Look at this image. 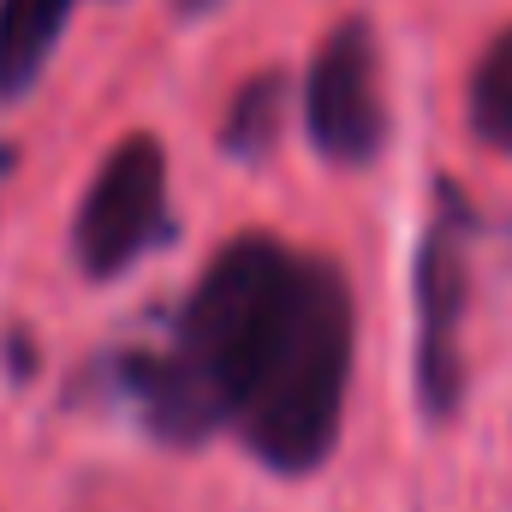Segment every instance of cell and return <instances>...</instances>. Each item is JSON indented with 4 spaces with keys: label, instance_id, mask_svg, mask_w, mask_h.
I'll return each instance as SVG.
<instances>
[{
    "label": "cell",
    "instance_id": "obj_1",
    "mask_svg": "<svg viewBox=\"0 0 512 512\" xmlns=\"http://www.w3.org/2000/svg\"><path fill=\"white\" fill-rule=\"evenodd\" d=\"M352 358L358 298L340 262L239 233L191 280L167 352L126 358L120 387L167 447L239 429L256 465L310 477L340 441Z\"/></svg>",
    "mask_w": 512,
    "mask_h": 512
},
{
    "label": "cell",
    "instance_id": "obj_2",
    "mask_svg": "<svg viewBox=\"0 0 512 512\" xmlns=\"http://www.w3.org/2000/svg\"><path fill=\"white\" fill-rule=\"evenodd\" d=\"M417 298V358L411 382L429 423L459 417L465 405V316H471V209L453 179H435V215L411 262Z\"/></svg>",
    "mask_w": 512,
    "mask_h": 512
},
{
    "label": "cell",
    "instance_id": "obj_3",
    "mask_svg": "<svg viewBox=\"0 0 512 512\" xmlns=\"http://www.w3.org/2000/svg\"><path fill=\"white\" fill-rule=\"evenodd\" d=\"M304 131L334 167H370L387 143L382 36L364 12L334 18L304 72Z\"/></svg>",
    "mask_w": 512,
    "mask_h": 512
},
{
    "label": "cell",
    "instance_id": "obj_4",
    "mask_svg": "<svg viewBox=\"0 0 512 512\" xmlns=\"http://www.w3.org/2000/svg\"><path fill=\"white\" fill-rule=\"evenodd\" d=\"M161 233H167V149L161 137L131 131L102 155L96 179L84 185V203L72 215V256L90 280H114Z\"/></svg>",
    "mask_w": 512,
    "mask_h": 512
},
{
    "label": "cell",
    "instance_id": "obj_5",
    "mask_svg": "<svg viewBox=\"0 0 512 512\" xmlns=\"http://www.w3.org/2000/svg\"><path fill=\"white\" fill-rule=\"evenodd\" d=\"M72 6L78 0H0V102H18L42 78Z\"/></svg>",
    "mask_w": 512,
    "mask_h": 512
},
{
    "label": "cell",
    "instance_id": "obj_6",
    "mask_svg": "<svg viewBox=\"0 0 512 512\" xmlns=\"http://www.w3.org/2000/svg\"><path fill=\"white\" fill-rule=\"evenodd\" d=\"M286 126V72L280 66H262L239 84L227 120H221V149L233 161H262L274 149V137Z\"/></svg>",
    "mask_w": 512,
    "mask_h": 512
},
{
    "label": "cell",
    "instance_id": "obj_7",
    "mask_svg": "<svg viewBox=\"0 0 512 512\" xmlns=\"http://www.w3.org/2000/svg\"><path fill=\"white\" fill-rule=\"evenodd\" d=\"M471 131L512 155V24L471 66Z\"/></svg>",
    "mask_w": 512,
    "mask_h": 512
},
{
    "label": "cell",
    "instance_id": "obj_8",
    "mask_svg": "<svg viewBox=\"0 0 512 512\" xmlns=\"http://www.w3.org/2000/svg\"><path fill=\"white\" fill-rule=\"evenodd\" d=\"M215 6H221V0H173L179 18H203V12H215Z\"/></svg>",
    "mask_w": 512,
    "mask_h": 512
}]
</instances>
